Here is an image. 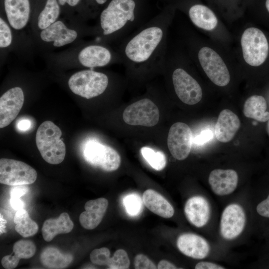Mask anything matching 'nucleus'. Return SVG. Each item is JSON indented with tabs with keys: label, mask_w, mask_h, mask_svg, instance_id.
Instances as JSON below:
<instances>
[{
	"label": "nucleus",
	"mask_w": 269,
	"mask_h": 269,
	"mask_svg": "<svg viewBox=\"0 0 269 269\" xmlns=\"http://www.w3.org/2000/svg\"><path fill=\"white\" fill-rule=\"evenodd\" d=\"M36 252V247L33 242L29 240H21L16 242L13 246V253L3 257L1 265L4 269L15 268L21 259H29Z\"/></svg>",
	"instance_id": "nucleus-25"
},
{
	"label": "nucleus",
	"mask_w": 269,
	"mask_h": 269,
	"mask_svg": "<svg viewBox=\"0 0 269 269\" xmlns=\"http://www.w3.org/2000/svg\"><path fill=\"white\" fill-rule=\"evenodd\" d=\"M110 256V250L107 248L103 247L92 251L90 258L94 264L107 266L111 258Z\"/></svg>",
	"instance_id": "nucleus-33"
},
{
	"label": "nucleus",
	"mask_w": 269,
	"mask_h": 269,
	"mask_svg": "<svg viewBox=\"0 0 269 269\" xmlns=\"http://www.w3.org/2000/svg\"><path fill=\"white\" fill-rule=\"evenodd\" d=\"M158 269H177L176 267L172 263L166 261H160L157 267Z\"/></svg>",
	"instance_id": "nucleus-42"
},
{
	"label": "nucleus",
	"mask_w": 269,
	"mask_h": 269,
	"mask_svg": "<svg viewBox=\"0 0 269 269\" xmlns=\"http://www.w3.org/2000/svg\"><path fill=\"white\" fill-rule=\"evenodd\" d=\"M184 213L190 223L197 227H202L209 219L210 205L204 197L200 196H193L186 202Z\"/></svg>",
	"instance_id": "nucleus-18"
},
{
	"label": "nucleus",
	"mask_w": 269,
	"mask_h": 269,
	"mask_svg": "<svg viewBox=\"0 0 269 269\" xmlns=\"http://www.w3.org/2000/svg\"><path fill=\"white\" fill-rule=\"evenodd\" d=\"M109 84L108 75L92 69L84 70L73 74L68 80L71 91L87 99L98 97L105 92Z\"/></svg>",
	"instance_id": "nucleus-4"
},
{
	"label": "nucleus",
	"mask_w": 269,
	"mask_h": 269,
	"mask_svg": "<svg viewBox=\"0 0 269 269\" xmlns=\"http://www.w3.org/2000/svg\"><path fill=\"white\" fill-rule=\"evenodd\" d=\"M142 202L150 211L161 217L169 218L174 214V209L170 203L152 189H147L144 192Z\"/></svg>",
	"instance_id": "nucleus-24"
},
{
	"label": "nucleus",
	"mask_w": 269,
	"mask_h": 269,
	"mask_svg": "<svg viewBox=\"0 0 269 269\" xmlns=\"http://www.w3.org/2000/svg\"><path fill=\"white\" fill-rule=\"evenodd\" d=\"M80 0H58V3L60 5H64L65 3L68 4L70 6H75L77 5Z\"/></svg>",
	"instance_id": "nucleus-43"
},
{
	"label": "nucleus",
	"mask_w": 269,
	"mask_h": 269,
	"mask_svg": "<svg viewBox=\"0 0 269 269\" xmlns=\"http://www.w3.org/2000/svg\"><path fill=\"white\" fill-rule=\"evenodd\" d=\"M62 132L53 122L46 121L38 127L35 137L37 147L43 159L51 164L62 162L66 154V146L60 139Z\"/></svg>",
	"instance_id": "nucleus-3"
},
{
	"label": "nucleus",
	"mask_w": 269,
	"mask_h": 269,
	"mask_svg": "<svg viewBox=\"0 0 269 269\" xmlns=\"http://www.w3.org/2000/svg\"><path fill=\"white\" fill-rule=\"evenodd\" d=\"M4 9L10 25L15 30L23 28L30 13L29 0H4Z\"/></svg>",
	"instance_id": "nucleus-17"
},
{
	"label": "nucleus",
	"mask_w": 269,
	"mask_h": 269,
	"mask_svg": "<svg viewBox=\"0 0 269 269\" xmlns=\"http://www.w3.org/2000/svg\"><path fill=\"white\" fill-rule=\"evenodd\" d=\"M74 224L69 215L66 212L61 213L57 218L45 220L42 227V234L46 242L51 241L57 235L70 232Z\"/></svg>",
	"instance_id": "nucleus-23"
},
{
	"label": "nucleus",
	"mask_w": 269,
	"mask_h": 269,
	"mask_svg": "<svg viewBox=\"0 0 269 269\" xmlns=\"http://www.w3.org/2000/svg\"><path fill=\"white\" fill-rule=\"evenodd\" d=\"M73 260V257L71 254L63 253L54 247L45 248L40 255L41 264L48 269H64Z\"/></svg>",
	"instance_id": "nucleus-27"
},
{
	"label": "nucleus",
	"mask_w": 269,
	"mask_h": 269,
	"mask_svg": "<svg viewBox=\"0 0 269 269\" xmlns=\"http://www.w3.org/2000/svg\"><path fill=\"white\" fill-rule=\"evenodd\" d=\"M135 0H111L100 15L105 39L120 42L150 19L141 14Z\"/></svg>",
	"instance_id": "nucleus-2"
},
{
	"label": "nucleus",
	"mask_w": 269,
	"mask_h": 269,
	"mask_svg": "<svg viewBox=\"0 0 269 269\" xmlns=\"http://www.w3.org/2000/svg\"><path fill=\"white\" fill-rule=\"evenodd\" d=\"M257 211L260 215L269 218V194L266 199L257 205Z\"/></svg>",
	"instance_id": "nucleus-37"
},
{
	"label": "nucleus",
	"mask_w": 269,
	"mask_h": 269,
	"mask_svg": "<svg viewBox=\"0 0 269 269\" xmlns=\"http://www.w3.org/2000/svg\"><path fill=\"white\" fill-rule=\"evenodd\" d=\"M123 202L127 212L132 216L137 215L142 210V201L137 195H128Z\"/></svg>",
	"instance_id": "nucleus-32"
},
{
	"label": "nucleus",
	"mask_w": 269,
	"mask_h": 269,
	"mask_svg": "<svg viewBox=\"0 0 269 269\" xmlns=\"http://www.w3.org/2000/svg\"><path fill=\"white\" fill-rule=\"evenodd\" d=\"M40 37L45 42H53L55 47H61L71 43L77 37V32L67 27L60 20H57L40 32Z\"/></svg>",
	"instance_id": "nucleus-21"
},
{
	"label": "nucleus",
	"mask_w": 269,
	"mask_h": 269,
	"mask_svg": "<svg viewBox=\"0 0 269 269\" xmlns=\"http://www.w3.org/2000/svg\"><path fill=\"white\" fill-rule=\"evenodd\" d=\"M212 136V134L210 131H205L202 132L199 135L197 136L194 141L197 144H202L209 140Z\"/></svg>",
	"instance_id": "nucleus-40"
},
{
	"label": "nucleus",
	"mask_w": 269,
	"mask_h": 269,
	"mask_svg": "<svg viewBox=\"0 0 269 269\" xmlns=\"http://www.w3.org/2000/svg\"><path fill=\"white\" fill-rule=\"evenodd\" d=\"M29 188L26 185H19L13 186L10 191V197L12 198H20L26 194Z\"/></svg>",
	"instance_id": "nucleus-36"
},
{
	"label": "nucleus",
	"mask_w": 269,
	"mask_h": 269,
	"mask_svg": "<svg viewBox=\"0 0 269 269\" xmlns=\"http://www.w3.org/2000/svg\"><path fill=\"white\" fill-rule=\"evenodd\" d=\"M24 94L19 87L12 88L0 98V128L8 126L17 117L24 103Z\"/></svg>",
	"instance_id": "nucleus-14"
},
{
	"label": "nucleus",
	"mask_w": 269,
	"mask_h": 269,
	"mask_svg": "<svg viewBox=\"0 0 269 269\" xmlns=\"http://www.w3.org/2000/svg\"><path fill=\"white\" fill-rule=\"evenodd\" d=\"M171 81L176 95L183 103L193 105L202 99L203 93L200 85L184 68H173Z\"/></svg>",
	"instance_id": "nucleus-9"
},
{
	"label": "nucleus",
	"mask_w": 269,
	"mask_h": 269,
	"mask_svg": "<svg viewBox=\"0 0 269 269\" xmlns=\"http://www.w3.org/2000/svg\"><path fill=\"white\" fill-rule=\"evenodd\" d=\"M16 127L17 130L21 132H26L30 130L31 127V122L28 119H21L17 121Z\"/></svg>",
	"instance_id": "nucleus-39"
},
{
	"label": "nucleus",
	"mask_w": 269,
	"mask_h": 269,
	"mask_svg": "<svg viewBox=\"0 0 269 269\" xmlns=\"http://www.w3.org/2000/svg\"><path fill=\"white\" fill-rule=\"evenodd\" d=\"M140 151L143 157L154 169L160 171L165 167L166 158L162 152L155 151L148 147H142Z\"/></svg>",
	"instance_id": "nucleus-30"
},
{
	"label": "nucleus",
	"mask_w": 269,
	"mask_h": 269,
	"mask_svg": "<svg viewBox=\"0 0 269 269\" xmlns=\"http://www.w3.org/2000/svg\"><path fill=\"white\" fill-rule=\"evenodd\" d=\"M12 42V34L10 28L7 23L0 18V47L5 48L9 46Z\"/></svg>",
	"instance_id": "nucleus-34"
},
{
	"label": "nucleus",
	"mask_w": 269,
	"mask_h": 269,
	"mask_svg": "<svg viewBox=\"0 0 269 269\" xmlns=\"http://www.w3.org/2000/svg\"><path fill=\"white\" fill-rule=\"evenodd\" d=\"M188 14L195 26L204 30H213L218 23L217 18L213 10L200 3L191 5L188 9Z\"/></svg>",
	"instance_id": "nucleus-22"
},
{
	"label": "nucleus",
	"mask_w": 269,
	"mask_h": 269,
	"mask_svg": "<svg viewBox=\"0 0 269 269\" xmlns=\"http://www.w3.org/2000/svg\"><path fill=\"white\" fill-rule=\"evenodd\" d=\"M241 43L243 57L247 64L259 66L265 61L269 53V44L265 35L260 29H246L242 35Z\"/></svg>",
	"instance_id": "nucleus-5"
},
{
	"label": "nucleus",
	"mask_w": 269,
	"mask_h": 269,
	"mask_svg": "<svg viewBox=\"0 0 269 269\" xmlns=\"http://www.w3.org/2000/svg\"><path fill=\"white\" fill-rule=\"evenodd\" d=\"M134 266L136 269H155L157 268L155 264L143 254H138L135 257Z\"/></svg>",
	"instance_id": "nucleus-35"
},
{
	"label": "nucleus",
	"mask_w": 269,
	"mask_h": 269,
	"mask_svg": "<svg viewBox=\"0 0 269 269\" xmlns=\"http://www.w3.org/2000/svg\"><path fill=\"white\" fill-rule=\"evenodd\" d=\"M60 11V4L58 0H47L38 17V28L41 30L44 29L56 21Z\"/></svg>",
	"instance_id": "nucleus-29"
},
{
	"label": "nucleus",
	"mask_w": 269,
	"mask_h": 269,
	"mask_svg": "<svg viewBox=\"0 0 269 269\" xmlns=\"http://www.w3.org/2000/svg\"><path fill=\"white\" fill-rule=\"evenodd\" d=\"M130 264V260L126 251L119 249L110 258L107 266L110 269H126L129 268Z\"/></svg>",
	"instance_id": "nucleus-31"
},
{
	"label": "nucleus",
	"mask_w": 269,
	"mask_h": 269,
	"mask_svg": "<svg viewBox=\"0 0 269 269\" xmlns=\"http://www.w3.org/2000/svg\"><path fill=\"white\" fill-rule=\"evenodd\" d=\"M36 170L27 164L12 159H0V182L10 186L27 185L37 178Z\"/></svg>",
	"instance_id": "nucleus-7"
},
{
	"label": "nucleus",
	"mask_w": 269,
	"mask_h": 269,
	"mask_svg": "<svg viewBox=\"0 0 269 269\" xmlns=\"http://www.w3.org/2000/svg\"><path fill=\"white\" fill-rule=\"evenodd\" d=\"M108 206V201L105 198L87 201L84 206L85 211L79 218L81 226L88 230L96 228L102 221Z\"/></svg>",
	"instance_id": "nucleus-19"
},
{
	"label": "nucleus",
	"mask_w": 269,
	"mask_h": 269,
	"mask_svg": "<svg viewBox=\"0 0 269 269\" xmlns=\"http://www.w3.org/2000/svg\"><path fill=\"white\" fill-rule=\"evenodd\" d=\"M177 246L184 255L195 259L205 258L210 251L207 242L201 236L192 233H185L179 236Z\"/></svg>",
	"instance_id": "nucleus-15"
},
{
	"label": "nucleus",
	"mask_w": 269,
	"mask_h": 269,
	"mask_svg": "<svg viewBox=\"0 0 269 269\" xmlns=\"http://www.w3.org/2000/svg\"><path fill=\"white\" fill-rule=\"evenodd\" d=\"M13 222L15 224V230L23 237L32 236L38 231L37 223L30 218L24 208L16 211Z\"/></svg>",
	"instance_id": "nucleus-28"
},
{
	"label": "nucleus",
	"mask_w": 269,
	"mask_h": 269,
	"mask_svg": "<svg viewBox=\"0 0 269 269\" xmlns=\"http://www.w3.org/2000/svg\"><path fill=\"white\" fill-rule=\"evenodd\" d=\"M193 141L190 127L182 122H177L170 127L167 137V146L175 159L182 160L189 155Z\"/></svg>",
	"instance_id": "nucleus-11"
},
{
	"label": "nucleus",
	"mask_w": 269,
	"mask_h": 269,
	"mask_svg": "<svg viewBox=\"0 0 269 269\" xmlns=\"http://www.w3.org/2000/svg\"><path fill=\"white\" fill-rule=\"evenodd\" d=\"M95 1L97 4L99 5H102L106 3L107 0H95Z\"/></svg>",
	"instance_id": "nucleus-44"
},
{
	"label": "nucleus",
	"mask_w": 269,
	"mask_h": 269,
	"mask_svg": "<svg viewBox=\"0 0 269 269\" xmlns=\"http://www.w3.org/2000/svg\"><path fill=\"white\" fill-rule=\"evenodd\" d=\"M238 182V174L232 169H214L209 176V183L212 191L219 196L232 193L236 189Z\"/></svg>",
	"instance_id": "nucleus-16"
},
{
	"label": "nucleus",
	"mask_w": 269,
	"mask_h": 269,
	"mask_svg": "<svg viewBox=\"0 0 269 269\" xmlns=\"http://www.w3.org/2000/svg\"><path fill=\"white\" fill-rule=\"evenodd\" d=\"M83 154L90 164L107 172L116 170L121 162V156L115 149L94 140L85 143Z\"/></svg>",
	"instance_id": "nucleus-6"
},
{
	"label": "nucleus",
	"mask_w": 269,
	"mask_h": 269,
	"mask_svg": "<svg viewBox=\"0 0 269 269\" xmlns=\"http://www.w3.org/2000/svg\"><path fill=\"white\" fill-rule=\"evenodd\" d=\"M198 59L203 70L215 85L224 87L230 81L228 69L221 56L213 49L203 47L198 51Z\"/></svg>",
	"instance_id": "nucleus-10"
},
{
	"label": "nucleus",
	"mask_w": 269,
	"mask_h": 269,
	"mask_svg": "<svg viewBox=\"0 0 269 269\" xmlns=\"http://www.w3.org/2000/svg\"><path fill=\"white\" fill-rule=\"evenodd\" d=\"M265 6L267 10L269 12V0H266Z\"/></svg>",
	"instance_id": "nucleus-45"
},
{
	"label": "nucleus",
	"mask_w": 269,
	"mask_h": 269,
	"mask_svg": "<svg viewBox=\"0 0 269 269\" xmlns=\"http://www.w3.org/2000/svg\"><path fill=\"white\" fill-rule=\"evenodd\" d=\"M246 223L244 210L239 205L231 204L224 210L220 222V232L222 237L232 240L243 231Z\"/></svg>",
	"instance_id": "nucleus-13"
},
{
	"label": "nucleus",
	"mask_w": 269,
	"mask_h": 269,
	"mask_svg": "<svg viewBox=\"0 0 269 269\" xmlns=\"http://www.w3.org/2000/svg\"><path fill=\"white\" fill-rule=\"evenodd\" d=\"M10 204L12 208L16 211L23 209L24 207V203L20 198H10Z\"/></svg>",
	"instance_id": "nucleus-41"
},
{
	"label": "nucleus",
	"mask_w": 269,
	"mask_h": 269,
	"mask_svg": "<svg viewBox=\"0 0 269 269\" xmlns=\"http://www.w3.org/2000/svg\"><path fill=\"white\" fill-rule=\"evenodd\" d=\"M240 127L238 117L232 111L224 109L219 114L215 126V135L218 140L228 142L231 140Z\"/></svg>",
	"instance_id": "nucleus-20"
},
{
	"label": "nucleus",
	"mask_w": 269,
	"mask_h": 269,
	"mask_svg": "<svg viewBox=\"0 0 269 269\" xmlns=\"http://www.w3.org/2000/svg\"><path fill=\"white\" fill-rule=\"evenodd\" d=\"M78 60L84 67L94 68L106 66L112 63H122L117 50L107 46L93 44L84 47L78 54Z\"/></svg>",
	"instance_id": "nucleus-12"
},
{
	"label": "nucleus",
	"mask_w": 269,
	"mask_h": 269,
	"mask_svg": "<svg viewBox=\"0 0 269 269\" xmlns=\"http://www.w3.org/2000/svg\"><path fill=\"white\" fill-rule=\"evenodd\" d=\"M267 104L265 98L260 95H253L245 101L243 113L249 118L261 122H266L269 120V112L267 111Z\"/></svg>",
	"instance_id": "nucleus-26"
},
{
	"label": "nucleus",
	"mask_w": 269,
	"mask_h": 269,
	"mask_svg": "<svg viewBox=\"0 0 269 269\" xmlns=\"http://www.w3.org/2000/svg\"><path fill=\"white\" fill-rule=\"evenodd\" d=\"M171 19V14L162 12L119 43L116 50L130 73L143 75L162 71Z\"/></svg>",
	"instance_id": "nucleus-1"
},
{
	"label": "nucleus",
	"mask_w": 269,
	"mask_h": 269,
	"mask_svg": "<svg viewBox=\"0 0 269 269\" xmlns=\"http://www.w3.org/2000/svg\"><path fill=\"white\" fill-rule=\"evenodd\" d=\"M195 269H223L224 267L215 263L202 262L198 263L195 267Z\"/></svg>",
	"instance_id": "nucleus-38"
},
{
	"label": "nucleus",
	"mask_w": 269,
	"mask_h": 269,
	"mask_svg": "<svg viewBox=\"0 0 269 269\" xmlns=\"http://www.w3.org/2000/svg\"><path fill=\"white\" fill-rule=\"evenodd\" d=\"M123 118L129 125L151 127L158 123L159 112L155 103L146 98L127 107L123 112Z\"/></svg>",
	"instance_id": "nucleus-8"
}]
</instances>
